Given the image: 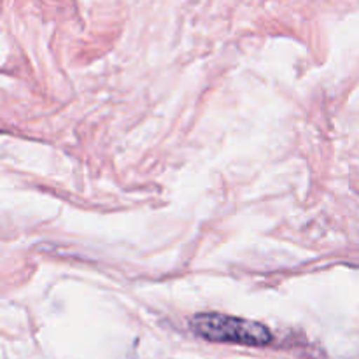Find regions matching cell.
Returning <instances> with one entry per match:
<instances>
[{
    "label": "cell",
    "mask_w": 359,
    "mask_h": 359,
    "mask_svg": "<svg viewBox=\"0 0 359 359\" xmlns=\"http://www.w3.org/2000/svg\"><path fill=\"white\" fill-rule=\"evenodd\" d=\"M191 330L209 342L248 347H265L273 342V333L262 323L217 312L193 316Z\"/></svg>",
    "instance_id": "obj_1"
}]
</instances>
